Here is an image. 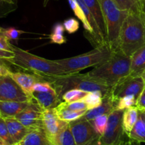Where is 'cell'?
<instances>
[{
  "mask_svg": "<svg viewBox=\"0 0 145 145\" xmlns=\"http://www.w3.org/2000/svg\"><path fill=\"white\" fill-rule=\"evenodd\" d=\"M130 65L131 58L118 50L106 62L96 66L88 74L98 82L113 88L130 77Z\"/></svg>",
  "mask_w": 145,
  "mask_h": 145,
  "instance_id": "obj_1",
  "label": "cell"
},
{
  "mask_svg": "<svg viewBox=\"0 0 145 145\" xmlns=\"http://www.w3.org/2000/svg\"><path fill=\"white\" fill-rule=\"evenodd\" d=\"M13 51L14 57L7 61L15 66L33 72L45 80L48 78L67 75L55 61L41 58L14 45Z\"/></svg>",
  "mask_w": 145,
  "mask_h": 145,
  "instance_id": "obj_2",
  "label": "cell"
},
{
  "mask_svg": "<svg viewBox=\"0 0 145 145\" xmlns=\"http://www.w3.org/2000/svg\"><path fill=\"white\" fill-rule=\"evenodd\" d=\"M145 44V17L143 12H129L124 20L119 39V50L131 57Z\"/></svg>",
  "mask_w": 145,
  "mask_h": 145,
  "instance_id": "obj_3",
  "label": "cell"
},
{
  "mask_svg": "<svg viewBox=\"0 0 145 145\" xmlns=\"http://www.w3.org/2000/svg\"><path fill=\"white\" fill-rule=\"evenodd\" d=\"M51 83L56 90L58 96L62 100V96L66 91L72 89H78L86 92L101 91L103 97L111 93L112 88L103 85L89 76L88 72L85 74H67L61 76L52 77L45 80Z\"/></svg>",
  "mask_w": 145,
  "mask_h": 145,
  "instance_id": "obj_4",
  "label": "cell"
},
{
  "mask_svg": "<svg viewBox=\"0 0 145 145\" xmlns=\"http://www.w3.org/2000/svg\"><path fill=\"white\" fill-rule=\"evenodd\" d=\"M113 51L108 45L96 47L92 51L71 58L56 60L55 62L67 72L77 73L89 67L104 63L112 56Z\"/></svg>",
  "mask_w": 145,
  "mask_h": 145,
  "instance_id": "obj_5",
  "label": "cell"
},
{
  "mask_svg": "<svg viewBox=\"0 0 145 145\" xmlns=\"http://www.w3.org/2000/svg\"><path fill=\"white\" fill-rule=\"evenodd\" d=\"M103 11L106 28V43L115 52L119 50L120 31L130 11L122 10L113 0H99Z\"/></svg>",
  "mask_w": 145,
  "mask_h": 145,
  "instance_id": "obj_6",
  "label": "cell"
},
{
  "mask_svg": "<svg viewBox=\"0 0 145 145\" xmlns=\"http://www.w3.org/2000/svg\"><path fill=\"white\" fill-rule=\"evenodd\" d=\"M124 110H114L108 115L107 127L103 136H100L102 145H123L126 134L123 127Z\"/></svg>",
  "mask_w": 145,
  "mask_h": 145,
  "instance_id": "obj_7",
  "label": "cell"
},
{
  "mask_svg": "<svg viewBox=\"0 0 145 145\" xmlns=\"http://www.w3.org/2000/svg\"><path fill=\"white\" fill-rule=\"evenodd\" d=\"M0 101L31 102V100L10 75L0 76Z\"/></svg>",
  "mask_w": 145,
  "mask_h": 145,
  "instance_id": "obj_8",
  "label": "cell"
},
{
  "mask_svg": "<svg viewBox=\"0 0 145 145\" xmlns=\"http://www.w3.org/2000/svg\"><path fill=\"white\" fill-rule=\"evenodd\" d=\"M69 125L76 145H84L99 136L91 122L83 117L69 122Z\"/></svg>",
  "mask_w": 145,
  "mask_h": 145,
  "instance_id": "obj_9",
  "label": "cell"
},
{
  "mask_svg": "<svg viewBox=\"0 0 145 145\" xmlns=\"http://www.w3.org/2000/svg\"><path fill=\"white\" fill-rule=\"evenodd\" d=\"M144 88L145 84L142 77H128L112 88L111 95L116 101L126 95H133L137 100Z\"/></svg>",
  "mask_w": 145,
  "mask_h": 145,
  "instance_id": "obj_10",
  "label": "cell"
},
{
  "mask_svg": "<svg viewBox=\"0 0 145 145\" xmlns=\"http://www.w3.org/2000/svg\"><path fill=\"white\" fill-rule=\"evenodd\" d=\"M44 109L34 102H31L28 107L15 117L29 129H42V115Z\"/></svg>",
  "mask_w": 145,
  "mask_h": 145,
  "instance_id": "obj_11",
  "label": "cell"
},
{
  "mask_svg": "<svg viewBox=\"0 0 145 145\" xmlns=\"http://www.w3.org/2000/svg\"><path fill=\"white\" fill-rule=\"evenodd\" d=\"M42 129L48 139L56 136L69 125V122L62 120L58 117L55 108L44 109L42 111Z\"/></svg>",
  "mask_w": 145,
  "mask_h": 145,
  "instance_id": "obj_12",
  "label": "cell"
},
{
  "mask_svg": "<svg viewBox=\"0 0 145 145\" xmlns=\"http://www.w3.org/2000/svg\"><path fill=\"white\" fill-rule=\"evenodd\" d=\"M10 76L19 85L20 88L31 98V100L33 92V85L39 81L45 80L43 78L34 74L25 73L21 72H12L10 74Z\"/></svg>",
  "mask_w": 145,
  "mask_h": 145,
  "instance_id": "obj_13",
  "label": "cell"
},
{
  "mask_svg": "<svg viewBox=\"0 0 145 145\" xmlns=\"http://www.w3.org/2000/svg\"><path fill=\"white\" fill-rule=\"evenodd\" d=\"M115 104H116V100L110 93V95L103 97L101 105L93 109H89L85 113L83 117L87 120L91 121L97 117L101 115H109L113 111L115 110Z\"/></svg>",
  "mask_w": 145,
  "mask_h": 145,
  "instance_id": "obj_14",
  "label": "cell"
},
{
  "mask_svg": "<svg viewBox=\"0 0 145 145\" xmlns=\"http://www.w3.org/2000/svg\"><path fill=\"white\" fill-rule=\"evenodd\" d=\"M4 120L14 144L19 143L31 131V129L23 125L15 117H6Z\"/></svg>",
  "mask_w": 145,
  "mask_h": 145,
  "instance_id": "obj_15",
  "label": "cell"
},
{
  "mask_svg": "<svg viewBox=\"0 0 145 145\" xmlns=\"http://www.w3.org/2000/svg\"><path fill=\"white\" fill-rule=\"evenodd\" d=\"M31 102L39 105L43 109L55 108L62 102L56 92H33L31 97Z\"/></svg>",
  "mask_w": 145,
  "mask_h": 145,
  "instance_id": "obj_16",
  "label": "cell"
},
{
  "mask_svg": "<svg viewBox=\"0 0 145 145\" xmlns=\"http://www.w3.org/2000/svg\"><path fill=\"white\" fill-rule=\"evenodd\" d=\"M68 2H69V6H70L71 9H72V11L74 13L75 16L80 20L81 21L83 24V26L84 28L85 31H86V34L89 35V36H87V38H89V41L91 42V44H93V45H94L95 48L98 47L97 41H96V36H95L94 31H93V28L91 27V26L90 25V24L88 21L87 18L85 16L84 11L82 10V9L81 8V7L79 6V4H78L77 1L76 0H68Z\"/></svg>",
  "mask_w": 145,
  "mask_h": 145,
  "instance_id": "obj_17",
  "label": "cell"
},
{
  "mask_svg": "<svg viewBox=\"0 0 145 145\" xmlns=\"http://www.w3.org/2000/svg\"><path fill=\"white\" fill-rule=\"evenodd\" d=\"M130 58L131 65L130 77H142L145 71V44L136 51Z\"/></svg>",
  "mask_w": 145,
  "mask_h": 145,
  "instance_id": "obj_18",
  "label": "cell"
},
{
  "mask_svg": "<svg viewBox=\"0 0 145 145\" xmlns=\"http://www.w3.org/2000/svg\"><path fill=\"white\" fill-rule=\"evenodd\" d=\"M85 4L90 10L92 16L94 18L98 27L103 36V39L106 42V28L105 24L104 17H103V11L99 0H84ZM107 44V43H106Z\"/></svg>",
  "mask_w": 145,
  "mask_h": 145,
  "instance_id": "obj_19",
  "label": "cell"
},
{
  "mask_svg": "<svg viewBox=\"0 0 145 145\" xmlns=\"http://www.w3.org/2000/svg\"><path fill=\"white\" fill-rule=\"evenodd\" d=\"M31 102L0 101V113L1 117H15L29 105Z\"/></svg>",
  "mask_w": 145,
  "mask_h": 145,
  "instance_id": "obj_20",
  "label": "cell"
},
{
  "mask_svg": "<svg viewBox=\"0 0 145 145\" xmlns=\"http://www.w3.org/2000/svg\"><path fill=\"white\" fill-rule=\"evenodd\" d=\"M18 144L20 145H51L42 129H32Z\"/></svg>",
  "mask_w": 145,
  "mask_h": 145,
  "instance_id": "obj_21",
  "label": "cell"
},
{
  "mask_svg": "<svg viewBox=\"0 0 145 145\" xmlns=\"http://www.w3.org/2000/svg\"><path fill=\"white\" fill-rule=\"evenodd\" d=\"M129 139L145 143V111L139 110L138 118L133 129L127 135Z\"/></svg>",
  "mask_w": 145,
  "mask_h": 145,
  "instance_id": "obj_22",
  "label": "cell"
},
{
  "mask_svg": "<svg viewBox=\"0 0 145 145\" xmlns=\"http://www.w3.org/2000/svg\"><path fill=\"white\" fill-rule=\"evenodd\" d=\"M138 113L139 109L136 106L127 108L123 112V127L127 136L135 125L138 118Z\"/></svg>",
  "mask_w": 145,
  "mask_h": 145,
  "instance_id": "obj_23",
  "label": "cell"
},
{
  "mask_svg": "<svg viewBox=\"0 0 145 145\" xmlns=\"http://www.w3.org/2000/svg\"><path fill=\"white\" fill-rule=\"evenodd\" d=\"M49 141L51 145H76L69 125Z\"/></svg>",
  "mask_w": 145,
  "mask_h": 145,
  "instance_id": "obj_24",
  "label": "cell"
},
{
  "mask_svg": "<svg viewBox=\"0 0 145 145\" xmlns=\"http://www.w3.org/2000/svg\"><path fill=\"white\" fill-rule=\"evenodd\" d=\"M56 114L58 117L62 120L65 121V122H70L72 121L76 120V119H79L85 115L87 111H73L71 109H67L66 107L63 106L62 102L55 107Z\"/></svg>",
  "mask_w": 145,
  "mask_h": 145,
  "instance_id": "obj_25",
  "label": "cell"
},
{
  "mask_svg": "<svg viewBox=\"0 0 145 145\" xmlns=\"http://www.w3.org/2000/svg\"><path fill=\"white\" fill-rule=\"evenodd\" d=\"M122 10L130 12L140 13L142 11L143 0H113Z\"/></svg>",
  "mask_w": 145,
  "mask_h": 145,
  "instance_id": "obj_26",
  "label": "cell"
},
{
  "mask_svg": "<svg viewBox=\"0 0 145 145\" xmlns=\"http://www.w3.org/2000/svg\"><path fill=\"white\" fill-rule=\"evenodd\" d=\"M103 98V95L101 91H93L89 92L82 100L86 104L88 109H91L101 105Z\"/></svg>",
  "mask_w": 145,
  "mask_h": 145,
  "instance_id": "obj_27",
  "label": "cell"
},
{
  "mask_svg": "<svg viewBox=\"0 0 145 145\" xmlns=\"http://www.w3.org/2000/svg\"><path fill=\"white\" fill-rule=\"evenodd\" d=\"M86 91L78 89H72L66 91L62 96V100L65 102H72L75 101L82 100L87 94Z\"/></svg>",
  "mask_w": 145,
  "mask_h": 145,
  "instance_id": "obj_28",
  "label": "cell"
},
{
  "mask_svg": "<svg viewBox=\"0 0 145 145\" xmlns=\"http://www.w3.org/2000/svg\"><path fill=\"white\" fill-rule=\"evenodd\" d=\"M137 99L133 95H126L116 101L115 110H125L127 108L136 106Z\"/></svg>",
  "mask_w": 145,
  "mask_h": 145,
  "instance_id": "obj_29",
  "label": "cell"
},
{
  "mask_svg": "<svg viewBox=\"0 0 145 145\" xmlns=\"http://www.w3.org/2000/svg\"><path fill=\"white\" fill-rule=\"evenodd\" d=\"M108 120V115H103L101 116L97 117L94 119L90 121L97 134L100 136H103L106 132Z\"/></svg>",
  "mask_w": 145,
  "mask_h": 145,
  "instance_id": "obj_30",
  "label": "cell"
},
{
  "mask_svg": "<svg viewBox=\"0 0 145 145\" xmlns=\"http://www.w3.org/2000/svg\"><path fill=\"white\" fill-rule=\"evenodd\" d=\"M24 31L21 30L16 29L14 27L4 28L0 26V34L4 36L8 40H17L22 34H24Z\"/></svg>",
  "mask_w": 145,
  "mask_h": 145,
  "instance_id": "obj_31",
  "label": "cell"
},
{
  "mask_svg": "<svg viewBox=\"0 0 145 145\" xmlns=\"http://www.w3.org/2000/svg\"><path fill=\"white\" fill-rule=\"evenodd\" d=\"M0 137L4 141L6 145H14L8 132L4 118L3 117L0 118Z\"/></svg>",
  "mask_w": 145,
  "mask_h": 145,
  "instance_id": "obj_32",
  "label": "cell"
},
{
  "mask_svg": "<svg viewBox=\"0 0 145 145\" xmlns=\"http://www.w3.org/2000/svg\"><path fill=\"white\" fill-rule=\"evenodd\" d=\"M33 91L38 92H56L50 82L46 80H41L36 82L33 85Z\"/></svg>",
  "mask_w": 145,
  "mask_h": 145,
  "instance_id": "obj_33",
  "label": "cell"
},
{
  "mask_svg": "<svg viewBox=\"0 0 145 145\" xmlns=\"http://www.w3.org/2000/svg\"><path fill=\"white\" fill-rule=\"evenodd\" d=\"M62 104L67 109H71L73 111H88V107L86 104L82 100L75 101V102H62Z\"/></svg>",
  "mask_w": 145,
  "mask_h": 145,
  "instance_id": "obj_34",
  "label": "cell"
},
{
  "mask_svg": "<svg viewBox=\"0 0 145 145\" xmlns=\"http://www.w3.org/2000/svg\"><path fill=\"white\" fill-rule=\"evenodd\" d=\"M62 24L65 27V29L69 34L76 32L79 28V21L74 18H69L65 20Z\"/></svg>",
  "mask_w": 145,
  "mask_h": 145,
  "instance_id": "obj_35",
  "label": "cell"
},
{
  "mask_svg": "<svg viewBox=\"0 0 145 145\" xmlns=\"http://www.w3.org/2000/svg\"><path fill=\"white\" fill-rule=\"evenodd\" d=\"M0 49L13 51V45L10 43L8 38L1 34H0Z\"/></svg>",
  "mask_w": 145,
  "mask_h": 145,
  "instance_id": "obj_36",
  "label": "cell"
},
{
  "mask_svg": "<svg viewBox=\"0 0 145 145\" xmlns=\"http://www.w3.org/2000/svg\"><path fill=\"white\" fill-rule=\"evenodd\" d=\"M50 41L52 44H63L67 42V39L63 34H54L52 33L50 36Z\"/></svg>",
  "mask_w": 145,
  "mask_h": 145,
  "instance_id": "obj_37",
  "label": "cell"
},
{
  "mask_svg": "<svg viewBox=\"0 0 145 145\" xmlns=\"http://www.w3.org/2000/svg\"><path fill=\"white\" fill-rule=\"evenodd\" d=\"M4 60L0 59V76H6L10 75L12 72L9 67L5 63Z\"/></svg>",
  "mask_w": 145,
  "mask_h": 145,
  "instance_id": "obj_38",
  "label": "cell"
},
{
  "mask_svg": "<svg viewBox=\"0 0 145 145\" xmlns=\"http://www.w3.org/2000/svg\"><path fill=\"white\" fill-rule=\"evenodd\" d=\"M136 107L139 110L145 111V88L139 96L136 102Z\"/></svg>",
  "mask_w": 145,
  "mask_h": 145,
  "instance_id": "obj_39",
  "label": "cell"
},
{
  "mask_svg": "<svg viewBox=\"0 0 145 145\" xmlns=\"http://www.w3.org/2000/svg\"><path fill=\"white\" fill-rule=\"evenodd\" d=\"M14 57V51H5V50L0 49V59L8 61V60L13 58Z\"/></svg>",
  "mask_w": 145,
  "mask_h": 145,
  "instance_id": "obj_40",
  "label": "cell"
},
{
  "mask_svg": "<svg viewBox=\"0 0 145 145\" xmlns=\"http://www.w3.org/2000/svg\"><path fill=\"white\" fill-rule=\"evenodd\" d=\"M65 27H64L63 24H60V23H57V24H55L52 28V33L54 34H64L65 32Z\"/></svg>",
  "mask_w": 145,
  "mask_h": 145,
  "instance_id": "obj_41",
  "label": "cell"
},
{
  "mask_svg": "<svg viewBox=\"0 0 145 145\" xmlns=\"http://www.w3.org/2000/svg\"><path fill=\"white\" fill-rule=\"evenodd\" d=\"M84 145H102L101 142V139H100V136H97V137L95 138V139H93V140L88 142L87 144H86Z\"/></svg>",
  "mask_w": 145,
  "mask_h": 145,
  "instance_id": "obj_42",
  "label": "cell"
},
{
  "mask_svg": "<svg viewBox=\"0 0 145 145\" xmlns=\"http://www.w3.org/2000/svg\"><path fill=\"white\" fill-rule=\"evenodd\" d=\"M123 145H141V143L139 142H137V141L129 139L128 140L125 142Z\"/></svg>",
  "mask_w": 145,
  "mask_h": 145,
  "instance_id": "obj_43",
  "label": "cell"
},
{
  "mask_svg": "<svg viewBox=\"0 0 145 145\" xmlns=\"http://www.w3.org/2000/svg\"><path fill=\"white\" fill-rule=\"evenodd\" d=\"M0 3H4L8 4H14L16 3V0H0Z\"/></svg>",
  "mask_w": 145,
  "mask_h": 145,
  "instance_id": "obj_44",
  "label": "cell"
},
{
  "mask_svg": "<svg viewBox=\"0 0 145 145\" xmlns=\"http://www.w3.org/2000/svg\"><path fill=\"white\" fill-rule=\"evenodd\" d=\"M142 12L144 14L145 17V0H143V5H142Z\"/></svg>",
  "mask_w": 145,
  "mask_h": 145,
  "instance_id": "obj_45",
  "label": "cell"
},
{
  "mask_svg": "<svg viewBox=\"0 0 145 145\" xmlns=\"http://www.w3.org/2000/svg\"><path fill=\"white\" fill-rule=\"evenodd\" d=\"M50 1V0H44V3H43L44 7H45V6H46Z\"/></svg>",
  "mask_w": 145,
  "mask_h": 145,
  "instance_id": "obj_46",
  "label": "cell"
},
{
  "mask_svg": "<svg viewBox=\"0 0 145 145\" xmlns=\"http://www.w3.org/2000/svg\"><path fill=\"white\" fill-rule=\"evenodd\" d=\"M0 145H6L5 143H4V142L1 139V137H0Z\"/></svg>",
  "mask_w": 145,
  "mask_h": 145,
  "instance_id": "obj_47",
  "label": "cell"
},
{
  "mask_svg": "<svg viewBox=\"0 0 145 145\" xmlns=\"http://www.w3.org/2000/svg\"><path fill=\"white\" fill-rule=\"evenodd\" d=\"M142 78L143 80H144V84H145V71L144 72V73L142 74Z\"/></svg>",
  "mask_w": 145,
  "mask_h": 145,
  "instance_id": "obj_48",
  "label": "cell"
},
{
  "mask_svg": "<svg viewBox=\"0 0 145 145\" xmlns=\"http://www.w3.org/2000/svg\"><path fill=\"white\" fill-rule=\"evenodd\" d=\"M14 145H20L19 144H14Z\"/></svg>",
  "mask_w": 145,
  "mask_h": 145,
  "instance_id": "obj_49",
  "label": "cell"
},
{
  "mask_svg": "<svg viewBox=\"0 0 145 145\" xmlns=\"http://www.w3.org/2000/svg\"><path fill=\"white\" fill-rule=\"evenodd\" d=\"M1 117V113H0V118Z\"/></svg>",
  "mask_w": 145,
  "mask_h": 145,
  "instance_id": "obj_50",
  "label": "cell"
}]
</instances>
